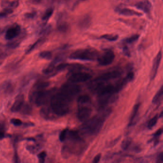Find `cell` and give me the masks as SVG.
<instances>
[{
    "mask_svg": "<svg viewBox=\"0 0 163 163\" xmlns=\"http://www.w3.org/2000/svg\"><path fill=\"white\" fill-rule=\"evenodd\" d=\"M140 107V104L138 103L136 104L133 108V112L131 115L130 118L129 120V123L128 124V126L129 127L133 125L135 122V119L137 117L138 114Z\"/></svg>",
    "mask_w": 163,
    "mask_h": 163,
    "instance_id": "2e32d148",
    "label": "cell"
},
{
    "mask_svg": "<svg viewBox=\"0 0 163 163\" xmlns=\"http://www.w3.org/2000/svg\"><path fill=\"white\" fill-rule=\"evenodd\" d=\"M99 52L93 47L82 48L77 50L70 55L69 59L72 60L93 61L97 59Z\"/></svg>",
    "mask_w": 163,
    "mask_h": 163,
    "instance_id": "277c9868",
    "label": "cell"
},
{
    "mask_svg": "<svg viewBox=\"0 0 163 163\" xmlns=\"http://www.w3.org/2000/svg\"><path fill=\"white\" fill-rule=\"evenodd\" d=\"M25 104V98L23 94H19L15 97L14 102L11 108L13 113H19L21 112Z\"/></svg>",
    "mask_w": 163,
    "mask_h": 163,
    "instance_id": "30bf717a",
    "label": "cell"
},
{
    "mask_svg": "<svg viewBox=\"0 0 163 163\" xmlns=\"http://www.w3.org/2000/svg\"><path fill=\"white\" fill-rule=\"evenodd\" d=\"M140 35L139 34L134 35L131 37L126 38L123 40V43L125 44H132L138 40Z\"/></svg>",
    "mask_w": 163,
    "mask_h": 163,
    "instance_id": "7402d4cb",
    "label": "cell"
},
{
    "mask_svg": "<svg viewBox=\"0 0 163 163\" xmlns=\"http://www.w3.org/2000/svg\"><path fill=\"white\" fill-rule=\"evenodd\" d=\"M68 28H69V26L66 23H63L60 24L58 27L59 30L63 32H67V31L68 30Z\"/></svg>",
    "mask_w": 163,
    "mask_h": 163,
    "instance_id": "d6a6232c",
    "label": "cell"
},
{
    "mask_svg": "<svg viewBox=\"0 0 163 163\" xmlns=\"http://www.w3.org/2000/svg\"><path fill=\"white\" fill-rule=\"evenodd\" d=\"M73 100V98L60 89L56 91L47 104L54 115L63 116L68 113Z\"/></svg>",
    "mask_w": 163,
    "mask_h": 163,
    "instance_id": "3957f363",
    "label": "cell"
},
{
    "mask_svg": "<svg viewBox=\"0 0 163 163\" xmlns=\"http://www.w3.org/2000/svg\"><path fill=\"white\" fill-rule=\"evenodd\" d=\"M119 36L117 35L105 34L100 37V39H103L110 42H114L118 40Z\"/></svg>",
    "mask_w": 163,
    "mask_h": 163,
    "instance_id": "ffe728a7",
    "label": "cell"
},
{
    "mask_svg": "<svg viewBox=\"0 0 163 163\" xmlns=\"http://www.w3.org/2000/svg\"><path fill=\"white\" fill-rule=\"evenodd\" d=\"M44 42V38L39 39L38 40H37L35 42V43L33 44V45L30 46V47L28 48V50L26 51V54H29L32 51L34 50L35 48L38 47V46H39L40 44Z\"/></svg>",
    "mask_w": 163,
    "mask_h": 163,
    "instance_id": "44dd1931",
    "label": "cell"
},
{
    "mask_svg": "<svg viewBox=\"0 0 163 163\" xmlns=\"http://www.w3.org/2000/svg\"><path fill=\"white\" fill-rule=\"evenodd\" d=\"M20 28L19 26H16L15 27H11L7 31L5 38L7 40H12L19 34Z\"/></svg>",
    "mask_w": 163,
    "mask_h": 163,
    "instance_id": "4fadbf2b",
    "label": "cell"
},
{
    "mask_svg": "<svg viewBox=\"0 0 163 163\" xmlns=\"http://www.w3.org/2000/svg\"><path fill=\"white\" fill-rule=\"evenodd\" d=\"M7 56V54L2 50H0V66L4 63Z\"/></svg>",
    "mask_w": 163,
    "mask_h": 163,
    "instance_id": "836d02e7",
    "label": "cell"
},
{
    "mask_svg": "<svg viewBox=\"0 0 163 163\" xmlns=\"http://www.w3.org/2000/svg\"><path fill=\"white\" fill-rule=\"evenodd\" d=\"M156 163H163V152H161L159 154L156 158Z\"/></svg>",
    "mask_w": 163,
    "mask_h": 163,
    "instance_id": "74e56055",
    "label": "cell"
},
{
    "mask_svg": "<svg viewBox=\"0 0 163 163\" xmlns=\"http://www.w3.org/2000/svg\"><path fill=\"white\" fill-rule=\"evenodd\" d=\"M90 97L87 94H84L79 96L77 97V102L80 105H86L90 103Z\"/></svg>",
    "mask_w": 163,
    "mask_h": 163,
    "instance_id": "e0dca14e",
    "label": "cell"
},
{
    "mask_svg": "<svg viewBox=\"0 0 163 163\" xmlns=\"http://www.w3.org/2000/svg\"><path fill=\"white\" fill-rule=\"evenodd\" d=\"M163 86H161L159 90L157 92L155 96L152 100V103L155 104H156L159 103L162 100L163 97Z\"/></svg>",
    "mask_w": 163,
    "mask_h": 163,
    "instance_id": "ac0fdd59",
    "label": "cell"
},
{
    "mask_svg": "<svg viewBox=\"0 0 163 163\" xmlns=\"http://www.w3.org/2000/svg\"><path fill=\"white\" fill-rule=\"evenodd\" d=\"M43 136H41L39 142L38 143L37 140V142H35L36 143L35 144H34V145H27L26 146V148L31 154H35L39 150H40V149L42 147L43 144Z\"/></svg>",
    "mask_w": 163,
    "mask_h": 163,
    "instance_id": "5bb4252c",
    "label": "cell"
},
{
    "mask_svg": "<svg viewBox=\"0 0 163 163\" xmlns=\"http://www.w3.org/2000/svg\"><path fill=\"white\" fill-rule=\"evenodd\" d=\"M103 110V109H102ZM112 112L110 108L103 110L99 114L88 119L84 122L80 128L81 134L87 136L96 135L102 128L106 119Z\"/></svg>",
    "mask_w": 163,
    "mask_h": 163,
    "instance_id": "7a4b0ae2",
    "label": "cell"
},
{
    "mask_svg": "<svg viewBox=\"0 0 163 163\" xmlns=\"http://www.w3.org/2000/svg\"><path fill=\"white\" fill-rule=\"evenodd\" d=\"M13 10L11 8H5L3 11L0 12V17H4L13 13Z\"/></svg>",
    "mask_w": 163,
    "mask_h": 163,
    "instance_id": "1f68e13d",
    "label": "cell"
},
{
    "mask_svg": "<svg viewBox=\"0 0 163 163\" xmlns=\"http://www.w3.org/2000/svg\"><path fill=\"white\" fill-rule=\"evenodd\" d=\"M135 7L144 12L148 17L150 16L152 6L151 3L148 0H143L137 2L135 5Z\"/></svg>",
    "mask_w": 163,
    "mask_h": 163,
    "instance_id": "8fae6325",
    "label": "cell"
},
{
    "mask_svg": "<svg viewBox=\"0 0 163 163\" xmlns=\"http://www.w3.org/2000/svg\"><path fill=\"white\" fill-rule=\"evenodd\" d=\"M35 14H33L32 13H29V14H27L26 17L28 18H32L34 17Z\"/></svg>",
    "mask_w": 163,
    "mask_h": 163,
    "instance_id": "7bdbcfd3",
    "label": "cell"
},
{
    "mask_svg": "<svg viewBox=\"0 0 163 163\" xmlns=\"http://www.w3.org/2000/svg\"><path fill=\"white\" fill-rule=\"evenodd\" d=\"M120 138H121V137H119L117 138L114 140L113 141L110 142L109 143H108V147H113L115 146V144L117 143L119 141Z\"/></svg>",
    "mask_w": 163,
    "mask_h": 163,
    "instance_id": "d590c367",
    "label": "cell"
},
{
    "mask_svg": "<svg viewBox=\"0 0 163 163\" xmlns=\"http://www.w3.org/2000/svg\"><path fill=\"white\" fill-rule=\"evenodd\" d=\"M92 76L89 73L85 72L77 71L72 74L68 80V82L77 84L86 82L91 79Z\"/></svg>",
    "mask_w": 163,
    "mask_h": 163,
    "instance_id": "8992f818",
    "label": "cell"
},
{
    "mask_svg": "<svg viewBox=\"0 0 163 163\" xmlns=\"http://www.w3.org/2000/svg\"><path fill=\"white\" fill-rule=\"evenodd\" d=\"M53 12H54L53 9L51 8L48 9L43 15V20H45V21L48 20L51 17L52 15L53 14Z\"/></svg>",
    "mask_w": 163,
    "mask_h": 163,
    "instance_id": "4316f807",
    "label": "cell"
},
{
    "mask_svg": "<svg viewBox=\"0 0 163 163\" xmlns=\"http://www.w3.org/2000/svg\"><path fill=\"white\" fill-rule=\"evenodd\" d=\"M50 85V82L44 80L35 82L29 92L30 102L38 106H42L50 102L51 98L56 90V89L47 90Z\"/></svg>",
    "mask_w": 163,
    "mask_h": 163,
    "instance_id": "6da1fadb",
    "label": "cell"
},
{
    "mask_svg": "<svg viewBox=\"0 0 163 163\" xmlns=\"http://www.w3.org/2000/svg\"><path fill=\"white\" fill-rule=\"evenodd\" d=\"M162 58V52L161 51H160L155 57L154 61H153V63H152V67L150 74V79L151 80H154L156 77L157 71L158 70L160 64L161 63Z\"/></svg>",
    "mask_w": 163,
    "mask_h": 163,
    "instance_id": "9c48e42d",
    "label": "cell"
},
{
    "mask_svg": "<svg viewBox=\"0 0 163 163\" xmlns=\"http://www.w3.org/2000/svg\"><path fill=\"white\" fill-rule=\"evenodd\" d=\"M92 17L89 14L83 15L79 20L77 25L80 28L82 29H85L89 27L92 23Z\"/></svg>",
    "mask_w": 163,
    "mask_h": 163,
    "instance_id": "7c38bea8",
    "label": "cell"
},
{
    "mask_svg": "<svg viewBox=\"0 0 163 163\" xmlns=\"http://www.w3.org/2000/svg\"><path fill=\"white\" fill-rule=\"evenodd\" d=\"M131 143H132V140L131 139L128 138L122 141L121 146L123 150H128L131 146Z\"/></svg>",
    "mask_w": 163,
    "mask_h": 163,
    "instance_id": "cb8c5ba5",
    "label": "cell"
},
{
    "mask_svg": "<svg viewBox=\"0 0 163 163\" xmlns=\"http://www.w3.org/2000/svg\"><path fill=\"white\" fill-rule=\"evenodd\" d=\"M134 73H133V72H129V73L127 74L126 77V79L128 80L129 82H130V81L133 80V79H134Z\"/></svg>",
    "mask_w": 163,
    "mask_h": 163,
    "instance_id": "8d00e7d4",
    "label": "cell"
},
{
    "mask_svg": "<svg viewBox=\"0 0 163 163\" xmlns=\"http://www.w3.org/2000/svg\"><path fill=\"white\" fill-rule=\"evenodd\" d=\"M18 5H19V2L17 1H13L11 2L9 6L12 8H16L18 6Z\"/></svg>",
    "mask_w": 163,
    "mask_h": 163,
    "instance_id": "60d3db41",
    "label": "cell"
},
{
    "mask_svg": "<svg viewBox=\"0 0 163 163\" xmlns=\"http://www.w3.org/2000/svg\"><path fill=\"white\" fill-rule=\"evenodd\" d=\"M92 112V108L89 106L85 105H80L77 113V117L80 122H85L89 119Z\"/></svg>",
    "mask_w": 163,
    "mask_h": 163,
    "instance_id": "52a82bcc",
    "label": "cell"
},
{
    "mask_svg": "<svg viewBox=\"0 0 163 163\" xmlns=\"http://www.w3.org/2000/svg\"><path fill=\"white\" fill-rule=\"evenodd\" d=\"M121 74L122 73L120 71H111L107 72L101 75L100 76L95 78L94 80L102 82H107L111 80L119 78L121 76Z\"/></svg>",
    "mask_w": 163,
    "mask_h": 163,
    "instance_id": "ba28073f",
    "label": "cell"
},
{
    "mask_svg": "<svg viewBox=\"0 0 163 163\" xmlns=\"http://www.w3.org/2000/svg\"><path fill=\"white\" fill-rule=\"evenodd\" d=\"M3 89L6 94H11L14 91L13 85L11 82H5L3 85Z\"/></svg>",
    "mask_w": 163,
    "mask_h": 163,
    "instance_id": "603a6c76",
    "label": "cell"
},
{
    "mask_svg": "<svg viewBox=\"0 0 163 163\" xmlns=\"http://www.w3.org/2000/svg\"><path fill=\"white\" fill-rule=\"evenodd\" d=\"M51 27L50 26H47V27H46V28H45L44 29H43L41 31V34H47V33H50L51 31Z\"/></svg>",
    "mask_w": 163,
    "mask_h": 163,
    "instance_id": "f35d334b",
    "label": "cell"
},
{
    "mask_svg": "<svg viewBox=\"0 0 163 163\" xmlns=\"http://www.w3.org/2000/svg\"><path fill=\"white\" fill-rule=\"evenodd\" d=\"M163 112H161V113H160L159 115H158L159 118H161L163 117Z\"/></svg>",
    "mask_w": 163,
    "mask_h": 163,
    "instance_id": "f6af8a7d",
    "label": "cell"
},
{
    "mask_svg": "<svg viewBox=\"0 0 163 163\" xmlns=\"http://www.w3.org/2000/svg\"><path fill=\"white\" fill-rule=\"evenodd\" d=\"M119 14L124 16H137V17H141L143 15L142 13L137 12L134 10L131 9L125 8L121 9L118 10Z\"/></svg>",
    "mask_w": 163,
    "mask_h": 163,
    "instance_id": "9a60e30c",
    "label": "cell"
},
{
    "mask_svg": "<svg viewBox=\"0 0 163 163\" xmlns=\"http://www.w3.org/2000/svg\"><path fill=\"white\" fill-rule=\"evenodd\" d=\"M68 129H64L60 133L59 138V140H60V141L61 142H63L66 141V140L67 139V136H68Z\"/></svg>",
    "mask_w": 163,
    "mask_h": 163,
    "instance_id": "83f0119b",
    "label": "cell"
},
{
    "mask_svg": "<svg viewBox=\"0 0 163 163\" xmlns=\"http://www.w3.org/2000/svg\"><path fill=\"white\" fill-rule=\"evenodd\" d=\"M79 1H81V2H84V1H87V0H79Z\"/></svg>",
    "mask_w": 163,
    "mask_h": 163,
    "instance_id": "bcb514c9",
    "label": "cell"
},
{
    "mask_svg": "<svg viewBox=\"0 0 163 163\" xmlns=\"http://www.w3.org/2000/svg\"><path fill=\"white\" fill-rule=\"evenodd\" d=\"M159 116L158 114H156L149 120L147 124V128L149 129H152L157 123V121L158 120Z\"/></svg>",
    "mask_w": 163,
    "mask_h": 163,
    "instance_id": "d4e9b609",
    "label": "cell"
},
{
    "mask_svg": "<svg viewBox=\"0 0 163 163\" xmlns=\"http://www.w3.org/2000/svg\"><path fill=\"white\" fill-rule=\"evenodd\" d=\"M163 133V129L162 128H160L158 130L156 131L153 134L152 136L154 137V138L152 139H158V138L160 136H161V134Z\"/></svg>",
    "mask_w": 163,
    "mask_h": 163,
    "instance_id": "e575fe53",
    "label": "cell"
},
{
    "mask_svg": "<svg viewBox=\"0 0 163 163\" xmlns=\"http://www.w3.org/2000/svg\"><path fill=\"white\" fill-rule=\"evenodd\" d=\"M123 51L126 55L127 56H130V52H129V48L127 47L126 46H125V47H123Z\"/></svg>",
    "mask_w": 163,
    "mask_h": 163,
    "instance_id": "b9f144b4",
    "label": "cell"
},
{
    "mask_svg": "<svg viewBox=\"0 0 163 163\" xmlns=\"http://www.w3.org/2000/svg\"><path fill=\"white\" fill-rule=\"evenodd\" d=\"M7 137H11V135L6 134V128L5 125L0 123V140Z\"/></svg>",
    "mask_w": 163,
    "mask_h": 163,
    "instance_id": "d6986e66",
    "label": "cell"
},
{
    "mask_svg": "<svg viewBox=\"0 0 163 163\" xmlns=\"http://www.w3.org/2000/svg\"><path fill=\"white\" fill-rule=\"evenodd\" d=\"M42 0H32V2L34 4H38Z\"/></svg>",
    "mask_w": 163,
    "mask_h": 163,
    "instance_id": "ee69618b",
    "label": "cell"
},
{
    "mask_svg": "<svg viewBox=\"0 0 163 163\" xmlns=\"http://www.w3.org/2000/svg\"><path fill=\"white\" fill-rule=\"evenodd\" d=\"M101 154H98L96 156L94 157V159H93L92 161L93 163H99L100 162V160H101Z\"/></svg>",
    "mask_w": 163,
    "mask_h": 163,
    "instance_id": "ab89813d",
    "label": "cell"
},
{
    "mask_svg": "<svg viewBox=\"0 0 163 163\" xmlns=\"http://www.w3.org/2000/svg\"><path fill=\"white\" fill-rule=\"evenodd\" d=\"M31 111H32V108L30 107V106L27 103H25L24 107L23 108L20 113L24 114H29L31 113Z\"/></svg>",
    "mask_w": 163,
    "mask_h": 163,
    "instance_id": "f1b7e54d",
    "label": "cell"
},
{
    "mask_svg": "<svg viewBox=\"0 0 163 163\" xmlns=\"http://www.w3.org/2000/svg\"><path fill=\"white\" fill-rule=\"evenodd\" d=\"M39 56L42 59H45L47 60H50L52 58V53L49 51H44L41 52L39 54Z\"/></svg>",
    "mask_w": 163,
    "mask_h": 163,
    "instance_id": "484cf974",
    "label": "cell"
},
{
    "mask_svg": "<svg viewBox=\"0 0 163 163\" xmlns=\"http://www.w3.org/2000/svg\"><path fill=\"white\" fill-rule=\"evenodd\" d=\"M115 58V54L112 50L106 49L102 54H99L97 60L100 66H107L113 63Z\"/></svg>",
    "mask_w": 163,
    "mask_h": 163,
    "instance_id": "5b68a950",
    "label": "cell"
},
{
    "mask_svg": "<svg viewBox=\"0 0 163 163\" xmlns=\"http://www.w3.org/2000/svg\"><path fill=\"white\" fill-rule=\"evenodd\" d=\"M11 122L15 126L24 125V123L19 119L13 118L11 120Z\"/></svg>",
    "mask_w": 163,
    "mask_h": 163,
    "instance_id": "4dcf8cb0",
    "label": "cell"
},
{
    "mask_svg": "<svg viewBox=\"0 0 163 163\" xmlns=\"http://www.w3.org/2000/svg\"><path fill=\"white\" fill-rule=\"evenodd\" d=\"M46 157H47V152H46L43 151L40 152L38 155L39 162L40 163H45Z\"/></svg>",
    "mask_w": 163,
    "mask_h": 163,
    "instance_id": "f546056e",
    "label": "cell"
}]
</instances>
